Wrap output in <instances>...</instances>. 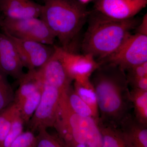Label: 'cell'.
<instances>
[{"instance_id": "obj_1", "label": "cell", "mask_w": 147, "mask_h": 147, "mask_svg": "<svg viewBox=\"0 0 147 147\" xmlns=\"http://www.w3.org/2000/svg\"><path fill=\"white\" fill-rule=\"evenodd\" d=\"M90 80L97 99L98 121L117 126L132 109L125 71L112 64H100Z\"/></svg>"}, {"instance_id": "obj_2", "label": "cell", "mask_w": 147, "mask_h": 147, "mask_svg": "<svg viewBox=\"0 0 147 147\" xmlns=\"http://www.w3.org/2000/svg\"><path fill=\"white\" fill-rule=\"evenodd\" d=\"M139 23L134 18L115 20L95 11L90 16L82 41L84 54L92 55L98 62L100 61L117 50Z\"/></svg>"}, {"instance_id": "obj_3", "label": "cell", "mask_w": 147, "mask_h": 147, "mask_svg": "<svg viewBox=\"0 0 147 147\" xmlns=\"http://www.w3.org/2000/svg\"><path fill=\"white\" fill-rule=\"evenodd\" d=\"M40 18L57 38L64 50L73 52L74 44L89 16L78 0H43Z\"/></svg>"}, {"instance_id": "obj_4", "label": "cell", "mask_w": 147, "mask_h": 147, "mask_svg": "<svg viewBox=\"0 0 147 147\" xmlns=\"http://www.w3.org/2000/svg\"><path fill=\"white\" fill-rule=\"evenodd\" d=\"M65 92L61 95L57 117L53 127L59 137L65 144L74 142L89 147H101L102 134L98 122L92 117L74 113L67 103Z\"/></svg>"}, {"instance_id": "obj_5", "label": "cell", "mask_w": 147, "mask_h": 147, "mask_svg": "<svg viewBox=\"0 0 147 147\" xmlns=\"http://www.w3.org/2000/svg\"><path fill=\"white\" fill-rule=\"evenodd\" d=\"M0 26L3 32L11 36L46 45H53L56 38L44 21L40 18L16 20L5 18L1 20Z\"/></svg>"}, {"instance_id": "obj_6", "label": "cell", "mask_w": 147, "mask_h": 147, "mask_svg": "<svg viewBox=\"0 0 147 147\" xmlns=\"http://www.w3.org/2000/svg\"><path fill=\"white\" fill-rule=\"evenodd\" d=\"M147 62V36L130 35L112 55L98 62L119 67L125 71L129 69Z\"/></svg>"}, {"instance_id": "obj_7", "label": "cell", "mask_w": 147, "mask_h": 147, "mask_svg": "<svg viewBox=\"0 0 147 147\" xmlns=\"http://www.w3.org/2000/svg\"><path fill=\"white\" fill-rule=\"evenodd\" d=\"M62 94L54 87L43 86L39 104L27 124L31 131H38L54 127Z\"/></svg>"}, {"instance_id": "obj_8", "label": "cell", "mask_w": 147, "mask_h": 147, "mask_svg": "<svg viewBox=\"0 0 147 147\" xmlns=\"http://www.w3.org/2000/svg\"><path fill=\"white\" fill-rule=\"evenodd\" d=\"M5 34L12 40L24 67H27L28 70L40 68L48 60L55 51V46L53 45L17 38Z\"/></svg>"}, {"instance_id": "obj_9", "label": "cell", "mask_w": 147, "mask_h": 147, "mask_svg": "<svg viewBox=\"0 0 147 147\" xmlns=\"http://www.w3.org/2000/svg\"><path fill=\"white\" fill-rule=\"evenodd\" d=\"M55 47L67 73L72 81L90 79L100 65L92 55H79L61 47Z\"/></svg>"}, {"instance_id": "obj_10", "label": "cell", "mask_w": 147, "mask_h": 147, "mask_svg": "<svg viewBox=\"0 0 147 147\" xmlns=\"http://www.w3.org/2000/svg\"><path fill=\"white\" fill-rule=\"evenodd\" d=\"M42 86L56 88L61 93L71 86L72 80L69 76L55 48L48 60L40 68L36 69Z\"/></svg>"}, {"instance_id": "obj_11", "label": "cell", "mask_w": 147, "mask_h": 147, "mask_svg": "<svg viewBox=\"0 0 147 147\" xmlns=\"http://www.w3.org/2000/svg\"><path fill=\"white\" fill-rule=\"evenodd\" d=\"M147 5V0H97L94 8L108 18L126 20L134 18Z\"/></svg>"}, {"instance_id": "obj_12", "label": "cell", "mask_w": 147, "mask_h": 147, "mask_svg": "<svg viewBox=\"0 0 147 147\" xmlns=\"http://www.w3.org/2000/svg\"><path fill=\"white\" fill-rule=\"evenodd\" d=\"M24 67L12 40L3 32H0V70L19 80L24 74Z\"/></svg>"}, {"instance_id": "obj_13", "label": "cell", "mask_w": 147, "mask_h": 147, "mask_svg": "<svg viewBox=\"0 0 147 147\" xmlns=\"http://www.w3.org/2000/svg\"><path fill=\"white\" fill-rule=\"evenodd\" d=\"M42 7L32 0H0V11L8 19L40 18Z\"/></svg>"}, {"instance_id": "obj_14", "label": "cell", "mask_w": 147, "mask_h": 147, "mask_svg": "<svg viewBox=\"0 0 147 147\" xmlns=\"http://www.w3.org/2000/svg\"><path fill=\"white\" fill-rule=\"evenodd\" d=\"M129 147H147V125L130 113L117 126Z\"/></svg>"}, {"instance_id": "obj_15", "label": "cell", "mask_w": 147, "mask_h": 147, "mask_svg": "<svg viewBox=\"0 0 147 147\" xmlns=\"http://www.w3.org/2000/svg\"><path fill=\"white\" fill-rule=\"evenodd\" d=\"M18 81L19 86L14 94L13 101L17 108L27 98L43 87L38 75L36 69L28 70Z\"/></svg>"}, {"instance_id": "obj_16", "label": "cell", "mask_w": 147, "mask_h": 147, "mask_svg": "<svg viewBox=\"0 0 147 147\" xmlns=\"http://www.w3.org/2000/svg\"><path fill=\"white\" fill-rule=\"evenodd\" d=\"M73 89L79 97L91 109L96 119L98 122L99 113L97 99L90 78L81 81H74Z\"/></svg>"}, {"instance_id": "obj_17", "label": "cell", "mask_w": 147, "mask_h": 147, "mask_svg": "<svg viewBox=\"0 0 147 147\" xmlns=\"http://www.w3.org/2000/svg\"><path fill=\"white\" fill-rule=\"evenodd\" d=\"M130 93L133 116L139 122L147 125V91L131 88Z\"/></svg>"}, {"instance_id": "obj_18", "label": "cell", "mask_w": 147, "mask_h": 147, "mask_svg": "<svg viewBox=\"0 0 147 147\" xmlns=\"http://www.w3.org/2000/svg\"><path fill=\"white\" fill-rule=\"evenodd\" d=\"M102 134L101 147H129L117 127L98 121Z\"/></svg>"}, {"instance_id": "obj_19", "label": "cell", "mask_w": 147, "mask_h": 147, "mask_svg": "<svg viewBox=\"0 0 147 147\" xmlns=\"http://www.w3.org/2000/svg\"><path fill=\"white\" fill-rule=\"evenodd\" d=\"M65 94L68 105L74 113L80 115L92 117L96 119L91 109L79 97L71 86Z\"/></svg>"}, {"instance_id": "obj_20", "label": "cell", "mask_w": 147, "mask_h": 147, "mask_svg": "<svg viewBox=\"0 0 147 147\" xmlns=\"http://www.w3.org/2000/svg\"><path fill=\"white\" fill-rule=\"evenodd\" d=\"M43 87L37 90L32 94L24 100L18 108L25 124H28L39 104Z\"/></svg>"}, {"instance_id": "obj_21", "label": "cell", "mask_w": 147, "mask_h": 147, "mask_svg": "<svg viewBox=\"0 0 147 147\" xmlns=\"http://www.w3.org/2000/svg\"><path fill=\"white\" fill-rule=\"evenodd\" d=\"M14 94L7 75L0 70V111L13 103Z\"/></svg>"}, {"instance_id": "obj_22", "label": "cell", "mask_w": 147, "mask_h": 147, "mask_svg": "<svg viewBox=\"0 0 147 147\" xmlns=\"http://www.w3.org/2000/svg\"><path fill=\"white\" fill-rule=\"evenodd\" d=\"M36 147H69L59 137H56L47 132V129L38 131L36 136Z\"/></svg>"}, {"instance_id": "obj_23", "label": "cell", "mask_w": 147, "mask_h": 147, "mask_svg": "<svg viewBox=\"0 0 147 147\" xmlns=\"http://www.w3.org/2000/svg\"><path fill=\"white\" fill-rule=\"evenodd\" d=\"M25 124L18 110L13 117L10 130L4 142L3 147H10L12 142L24 131Z\"/></svg>"}, {"instance_id": "obj_24", "label": "cell", "mask_w": 147, "mask_h": 147, "mask_svg": "<svg viewBox=\"0 0 147 147\" xmlns=\"http://www.w3.org/2000/svg\"><path fill=\"white\" fill-rule=\"evenodd\" d=\"M36 136L32 131H23L11 144L10 147H36Z\"/></svg>"}, {"instance_id": "obj_25", "label": "cell", "mask_w": 147, "mask_h": 147, "mask_svg": "<svg viewBox=\"0 0 147 147\" xmlns=\"http://www.w3.org/2000/svg\"><path fill=\"white\" fill-rule=\"evenodd\" d=\"M125 72L129 85L147 77V62L129 69Z\"/></svg>"}, {"instance_id": "obj_26", "label": "cell", "mask_w": 147, "mask_h": 147, "mask_svg": "<svg viewBox=\"0 0 147 147\" xmlns=\"http://www.w3.org/2000/svg\"><path fill=\"white\" fill-rule=\"evenodd\" d=\"M18 109L14 102L0 111V129L9 120L15 115Z\"/></svg>"}, {"instance_id": "obj_27", "label": "cell", "mask_w": 147, "mask_h": 147, "mask_svg": "<svg viewBox=\"0 0 147 147\" xmlns=\"http://www.w3.org/2000/svg\"><path fill=\"white\" fill-rule=\"evenodd\" d=\"M137 33L147 36V14L146 13L143 18L142 22L139 23L136 28Z\"/></svg>"}, {"instance_id": "obj_28", "label": "cell", "mask_w": 147, "mask_h": 147, "mask_svg": "<svg viewBox=\"0 0 147 147\" xmlns=\"http://www.w3.org/2000/svg\"><path fill=\"white\" fill-rule=\"evenodd\" d=\"M66 144L69 147H89L84 144H80V143L74 142H68Z\"/></svg>"}, {"instance_id": "obj_29", "label": "cell", "mask_w": 147, "mask_h": 147, "mask_svg": "<svg viewBox=\"0 0 147 147\" xmlns=\"http://www.w3.org/2000/svg\"><path fill=\"white\" fill-rule=\"evenodd\" d=\"M80 2L84 4L86 3H88V2L90 1L91 0H78Z\"/></svg>"}, {"instance_id": "obj_30", "label": "cell", "mask_w": 147, "mask_h": 147, "mask_svg": "<svg viewBox=\"0 0 147 147\" xmlns=\"http://www.w3.org/2000/svg\"><path fill=\"white\" fill-rule=\"evenodd\" d=\"M1 20H0V25H1Z\"/></svg>"}]
</instances>
